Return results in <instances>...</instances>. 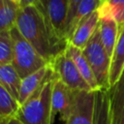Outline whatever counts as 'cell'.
<instances>
[{"label":"cell","mask_w":124,"mask_h":124,"mask_svg":"<svg viewBox=\"0 0 124 124\" xmlns=\"http://www.w3.org/2000/svg\"><path fill=\"white\" fill-rule=\"evenodd\" d=\"M16 27L47 63L64 51L68 45L54 32L36 5L19 7Z\"/></svg>","instance_id":"1"},{"label":"cell","mask_w":124,"mask_h":124,"mask_svg":"<svg viewBox=\"0 0 124 124\" xmlns=\"http://www.w3.org/2000/svg\"><path fill=\"white\" fill-rule=\"evenodd\" d=\"M55 78L54 73L28 100L20 105L16 114L20 122L23 124H52L51 92Z\"/></svg>","instance_id":"2"},{"label":"cell","mask_w":124,"mask_h":124,"mask_svg":"<svg viewBox=\"0 0 124 124\" xmlns=\"http://www.w3.org/2000/svg\"><path fill=\"white\" fill-rule=\"evenodd\" d=\"M10 31L13 42L12 64L21 78L47 64L35 47L20 34L16 26Z\"/></svg>","instance_id":"3"},{"label":"cell","mask_w":124,"mask_h":124,"mask_svg":"<svg viewBox=\"0 0 124 124\" xmlns=\"http://www.w3.org/2000/svg\"><path fill=\"white\" fill-rule=\"evenodd\" d=\"M82 52L92 69L100 90H108L110 87L109 73L111 58L102 44L99 26L83 47Z\"/></svg>","instance_id":"4"},{"label":"cell","mask_w":124,"mask_h":124,"mask_svg":"<svg viewBox=\"0 0 124 124\" xmlns=\"http://www.w3.org/2000/svg\"><path fill=\"white\" fill-rule=\"evenodd\" d=\"M49 64L51 65L56 77L71 89L80 91H93L80 75L74 61L65 52V50L59 53L51 62H49Z\"/></svg>","instance_id":"5"},{"label":"cell","mask_w":124,"mask_h":124,"mask_svg":"<svg viewBox=\"0 0 124 124\" xmlns=\"http://www.w3.org/2000/svg\"><path fill=\"white\" fill-rule=\"evenodd\" d=\"M36 6L40 9L54 32L60 38L66 40L65 25L69 13V0H40Z\"/></svg>","instance_id":"6"},{"label":"cell","mask_w":124,"mask_h":124,"mask_svg":"<svg viewBox=\"0 0 124 124\" xmlns=\"http://www.w3.org/2000/svg\"><path fill=\"white\" fill-rule=\"evenodd\" d=\"M76 91L77 90L71 89L57 77L54 78L51 92V109L53 119L59 114L61 119L65 122L68 120L74 108Z\"/></svg>","instance_id":"7"},{"label":"cell","mask_w":124,"mask_h":124,"mask_svg":"<svg viewBox=\"0 0 124 124\" xmlns=\"http://www.w3.org/2000/svg\"><path fill=\"white\" fill-rule=\"evenodd\" d=\"M96 91L77 90L73 111L66 124H94Z\"/></svg>","instance_id":"8"},{"label":"cell","mask_w":124,"mask_h":124,"mask_svg":"<svg viewBox=\"0 0 124 124\" xmlns=\"http://www.w3.org/2000/svg\"><path fill=\"white\" fill-rule=\"evenodd\" d=\"M52 75H54V71L51 65L47 63L39 70L21 78L18 98L19 104L21 105L26 100H28Z\"/></svg>","instance_id":"9"},{"label":"cell","mask_w":124,"mask_h":124,"mask_svg":"<svg viewBox=\"0 0 124 124\" xmlns=\"http://www.w3.org/2000/svg\"><path fill=\"white\" fill-rule=\"evenodd\" d=\"M99 22L100 15L98 10H96L78 24L69 40V43L80 49H83L87 42L90 40V38L97 30Z\"/></svg>","instance_id":"10"},{"label":"cell","mask_w":124,"mask_h":124,"mask_svg":"<svg viewBox=\"0 0 124 124\" xmlns=\"http://www.w3.org/2000/svg\"><path fill=\"white\" fill-rule=\"evenodd\" d=\"M111 124H124V69L117 81L108 89Z\"/></svg>","instance_id":"11"},{"label":"cell","mask_w":124,"mask_h":124,"mask_svg":"<svg viewBox=\"0 0 124 124\" xmlns=\"http://www.w3.org/2000/svg\"><path fill=\"white\" fill-rule=\"evenodd\" d=\"M65 52L74 61L76 67L78 68V70L79 71L80 75L85 79V81L89 84L91 89L93 91L100 90L99 85L97 83V80L95 78V76H94V74L92 72V69H91L86 57L84 56V54L82 52V49L73 46L70 43H68V45H67V46L65 48Z\"/></svg>","instance_id":"12"},{"label":"cell","mask_w":124,"mask_h":124,"mask_svg":"<svg viewBox=\"0 0 124 124\" xmlns=\"http://www.w3.org/2000/svg\"><path fill=\"white\" fill-rule=\"evenodd\" d=\"M119 29L120 27L118 23L112 17L100 16L99 31H100L101 41L108 54L110 56V58L118 38Z\"/></svg>","instance_id":"13"},{"label":"cell","mask_w":124,"mask_h":124,"mask_svg":"<svg viewBox=\"0 0 124 124\" xmlns=\"http://www.w3.org/2000/svg\"><path fill=\"white\" fill-rule=\"evenodd\" d=\"M123 69H124V25L119 29L118 38L111 55L110 73H109L110 86H112L117 81Z\"/></svg>","instance_id":"14"},{"label":"cell","mask_w":124,"mask_h":124,"mask_svg":"<svg viewBox=\"0 0 124 124\" xmlns=\"http://www.w3.org/2000/svg\"><path fill=\"white\" fill-rule=\"evenodd\" d=\"M21 78L12 63L0 65V84L17 101L19 98Z\"/></svg>","instance_id":"15"},{"label":"cell","mask_w":124,"mask_h":124,"mask_svg":"<svg viewBox=\"0 0 124 124\" xmlns=\"http://www.w3.org/2000/svg\"><path fill=\"white\" fill-rule=\"evenodd\" d=\"M94 124H111L108 90L96 91Z\"/></svg>","instance_id":"16"},{"label":"cell","mask_w":124,"mask_h":124,"mask_svg":"<svg viewBox=\"0 0 124 124\" xmlns=\"http://www.w3.org/2000/svg\"><path fill=\"white\" fill-rule=\"evenodd\" d=\"M101 3H102V0H81L79 5L78 6V9L76 11V14H75L71 23L69 24V26L67 27L66 32H65V37H66L68 43H69V40H70L74 30L78 26V24L83 18H85L87 16H89L91 13L98 10Z\"/></svg>","instance_id":"17"},{"label":"cell","mask_w":124,"mask_h":124,"mask_svg":"<svg viewBox=\"0 0 124 124\" xmlns=\"http://www.w3.org/2000/svg\"><path fill=\"white\" fill-rule=\"evenodd\" d=\"M19 6L12 0H0V32L16 26Z\"/></svg>","instance_id":"18"},{"label":"cell","mask_w":124,"mask_h":124,"mask_svg":"<svg viewBox=\"0 0 124 124\" xmlns=\"http://www.w3.org/2000/svg\"><path fill=\"white\" fill-rule=\"evenodd\" d=\"M98 12L100 16L112 17L119 27L124 25V0H104Z\"/></svg>","instance_id":"19"},{"label":"cell","mask_w":124,"mask_h":124,"mask_svg":"<svg viewBox=\"0 0 124 124\" xmlns=\"http://www.w3.org/2000/svg\"><path fill=\"white\" fill-rule=\"evenodd\" d=\"M19 108V102L0 84V118L8 119L16 116Z\"/></svg>","instance_id":"20"},{"label":"cell","mask_w":124,"mask_h":124,"mask_svg":"<svg viewBox=\"0 0 124 124\" xmlns=\"http://www.w3.org/2000/svg\"><path fill=\"white\" fill-rule=\"evenodd\" d=\"M13 59V42L11 31L0 32V65L12 63Z\"/></svg>","instance_id":"21"},{"label":"cell","mask_w":124,"mask_h":124,"mask_svg":"<svg viewBox=\"0 0 124 124\" xmlns=\"http://www.w3.org/2000/svg\"><path fill=\"white\" fill-rule=\"evenodd\" d=\"M80 2H81V0H69V13H68V17H67L66 25H65V32H66L67 27L71 23V21H72V19H73V17L75 16V14H76V11L78 9V6L79 5Z\"/></svg>","instance_id":"22"},{"label":"cell","mask_w":124,"mask_h":124,"mask_svg":"<svg viewBox=\"0 0 124 124\" xmlns=\"http://www.w3.org/2000/svg\"><path fill=\"white\" fill-rule=\"evenodd\" d=\"M40 0H20L19 2V7L23 8V7H27V6H31V5H36Z\"/></svg>","instance_id":"23"},{"label":"cell","mask_w":124,"mask_h":124,"mask_svg":"<svg viewBox=\"0 0 124 124\" xmlns=\"http://www.w3.org/2000/svg\"><path fill=\"white\" fill-rule=\"evenodd\" d=\"M7 124H23V123L20 122L16 116H13L7 120Z\"/></svg>","instance_id":"24"},{"label":"cell","mask_w":124,"mask_h":124,"mask_svg":"<svg viewBox=\"0 0 124 124\" xmlns=\"http://www.w3.org/2000/svg\"><path fill=\"white\" fill-rule=\"evenodd\" d=\"M9 119V118H8ZM8 119H1L0 118V124H7V120Z\"/></svg>","instance_id":"25"},{"label":"cell","mask_w":124,"mask_h":124,"mask_svg":"<svg viewBox=\"0 0 124 124\" xmlns=\"http://www.w3.org/2000/svg\"><path fill=\"white\" fill-rule=\"evenodd\" d=\"M12 1H14L15 3H16V4L19 6V2H20V0H12Z\"/></svg>","instance_id":"26"}]
</instances>
